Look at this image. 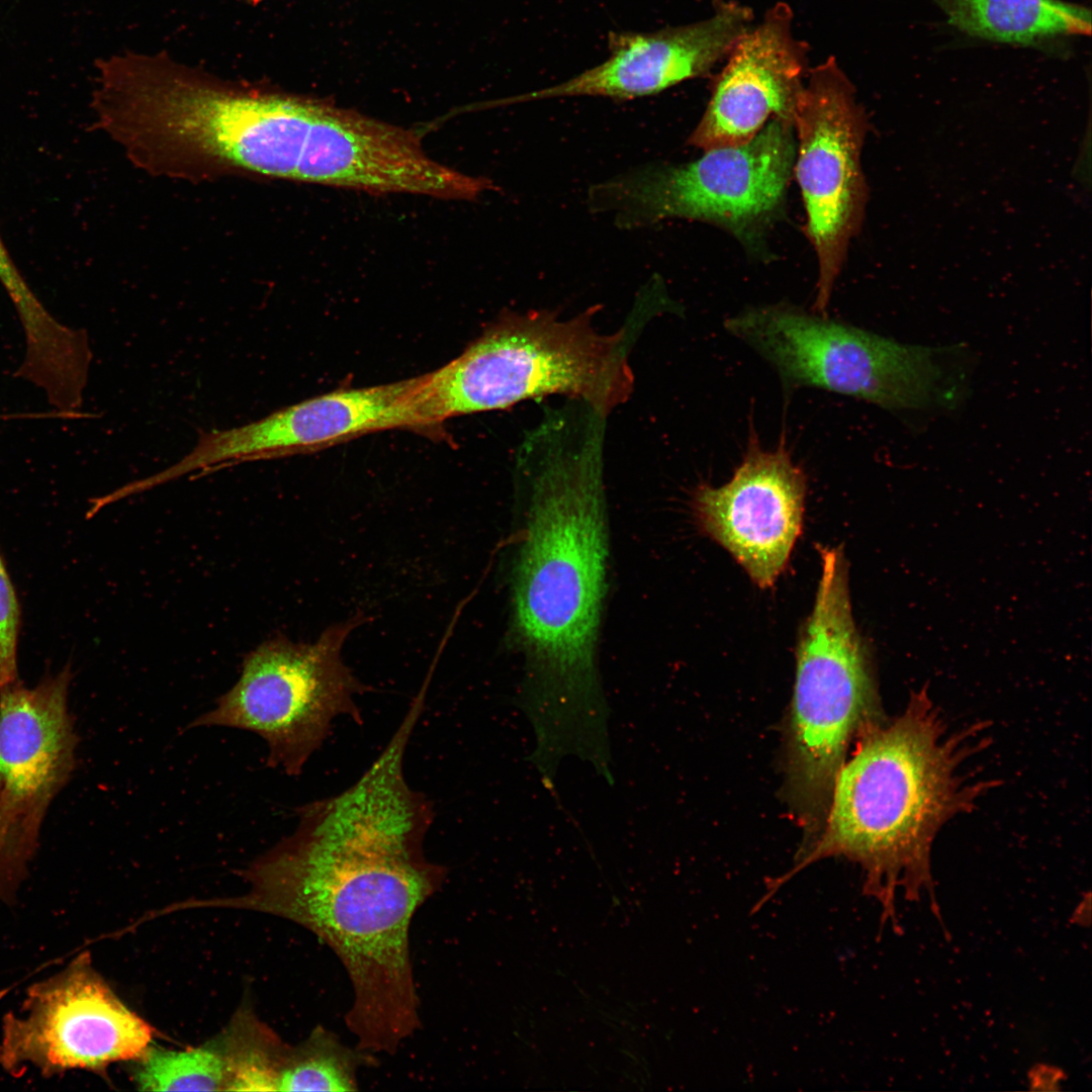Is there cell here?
<instances>
[{"label": "cell", "mask_w": 1092, "mask_h": 1092, "mask_svg": "<svg viewBox=\"0 0 1092 1092\" xmlns=\"http://www.w3.org/2000/svg\"><path fill=\"white\" fill-rule=\"evenodd\" d=\"M434 810L382 753L350 788L297 809L292 834L244 873L240 905L289 919L325 942L353 988L357 1048L394 1054L421 1026L410 951L417 910L447 877L424 851Z\"/></svg>", "instance_id": "obj_1"}, {"label": "cell", "mask_w": 1092, "mask_h": 1092, "mask_svg": "<svg viewBox=\"0 0 1092 1092\" xmlns=\"http://www.w3.org/2000/svg\"><path fill=\"white\" fill-rule=\"evenodd\" d=\"M555 420L522 453L530 470L514 561L511 634L525 661L518 704L534 733L574 741L608 727L598 668L607 587L608 525L602 436Z\"/></svg>", "instance_id": "obj_2"}, {"label": "cell", "mask_w": 1092, "mask_h": 1092, "mask_svg": "<svg viewBox=\"0 0 1092 1092\" xmlns=\"http://www.w3.org/2000/svg\"><path fill=\"white\" fill-rule=\"evenodd\" d=\"M985 726L951 727L925 689L890 721L869 724L836 775L817 838L785 880L813 861L844 856L861 867L883 921L894 919L899 889L913 901L932 893L939 831L997 786L975 763L990 745Z\"/></svg>", "instance_id": "obj_3"}, {"label": "cell", "mask_w": 1092, "mask_h": 1092, "mask_svg": "<svg viewBox=\"0 0 1092 1092\" xmlns=\"http://www.w3.org/2000/svg\"><path fill=\"white\" fill-rule=\"evenodd\" d=\"M594 311L569 320L547 310L499 316L457 358L422 375L413 395L418 430L551 394L607 416L629 398L634 378L624 333L598 332Z\"/></svg>", "instance_id": "obj_4"}, {"label": "cell", "mask_w": 1092, "mask_h": 1092, "mask_svg": "<svg viewBox=\"0 0 1092 1092\" xmlns=\"http://www.w3.org/2000/svg\"><path fill=\"white\" fill-rule=\"evenodd\" d=\"M821 576L796 646L788 780L802 825L819 834L852 739L877 721L872 658L856 629L841 547L818 546Z\"/></svg>", "instance_id": "obj_5"}, {"label": "cell", "mask_w": 1092, "mask_h": 1092, "mask_svg": "<svg viewBox=\"0 0 1092 1092\" xmlns=\"http://www.w3.org/2000/svg\"><path fill=\"white\" fill-rule=\"evenodd\" d=\"M724 327L776 370L787 390L819 388L915 411L953 408L968 389L960 348L904 344L789 305L748 308Z\"/></svg>", "instance_id": "obj_6"}, {"label": "cell", "mask_w": 1092, "mask_h": 1092, "mask_svg": "<svg viewBox=\"0 0 1092 1092\" xmlns=\"http://www.w3.org/2000/svg\"><path fill=\"white\" fill-rule=\"evenodd\" d=\"M796 149L793 122L774 117L747 144L686 164H646L592 186L587 201L594 211L613 212L622 229L699 219L752 244L784 202Z\"/></svg>", "instance_id": "obj_7"}, {"label": "cell", "mask_w": 1092, "mask_h": 1092, "mask_svg": "<svg viewBox=\"0 0 1092 1092\" xmlns=\"http://www.w3.org/2000/svg\"><path fill=\"white\" fill-rule=\"evenodd\" d=\"M364 621L359 614L335 624L311 644L285 637L264 641L245 656L234 687L187 729L218 726L254 732L267 745L269 767L299 776L334 720L363 722L356 696L366 687L345 665L341 652L346 638Z\"/></svg>", "instance_id": "obj_8"}, {"label": "cell", "mask_w": 1092, "mask_h": 1092, "mask_svg": "<svg viewBox=\"0 0 1092 1092\" xmlns=\"http://www.w3.org/2000/svg\"><path fill=\"white\" fill-rule=\"evenodd\" d=\"M793 125L798 139L794 170L819 265L813 307L823 313L860 225L867 195L859 161L866 117L835 58L809 72Z\"/></svg>", "instance_id": "obj_9"}, {"label": "cell", "mask_w": 1092, "mask_h": 1092, "mask_svg": "<svg viewBox=\"0 0 1092 1092\" xmlns=\"http://www.w3.org/2000/svg\"><path fill=\"white\" fill-rule=\"evenodd\" d=\"M152 1026L127 1008L94 970L89 953L32 985L19 1014L8 1013L0 1036V1066L20 1076L70 1070L103 1074L113 1063L140 1060Z\"/></svg>", "instance_id": "obj_10"}, {"label": "cell", "mask_w": 1092, "mask_h": 1092, "mask_svg": "<svg viewBox=\"0 0 1092 1092\" xmlns=\"http://www.w3.org/2000/svg\"><path fill=\"white\" fill-rule=\"evenodd\" d=\"M297 181L457 200H474L494 188L487 178L428 157L413 130L324 101H318Z\"/></svg>", "instance_id": "obj_11"}, {"label": "cell", "mask_w": 1092, "mask_h": 1092, "mask_svg": "<svg viewBox=\"0 0 1092 1092\" xmlns=\"http://www.w3.org/2000/svg\"><path fill=\"white\" fill-rule=\"evenodd\" d=\"M807 477L782 437L764 450L751 431L741 464L720 487L701 484L693 508L702 531L761 588L774 585L802 530Z\"/></svg>", "instance_id": "obj_12"}, {"label": "cell", "mask_w": 1092, "mask_h": 1092, "mask_svg": "<svg viewBox=\"0 0 1092 1092\" xmlns=\"http://www.w3.org/2000/svg\"><path fill=\"white\" fill-rule=\"evenodd\" d=\"M752 11L735 1H720L701 21L651 32L609 34V58L559 84L503 99L498 104L561 97L630 100L659 93L705 76L727 58L751 27Z\"/></svg>", "instance_id": "obj_13"}, {"label": "cell", "mask_w": 1092, "mask_h": 1092, "mask_svg": "<svg viewBox=\"0 0 1092 1092\" xmlns=\"http://www.w3.org/2000/svg\"><path fill=\"white\" fill-rule=\"evenodd\" d=\"M806 44L784 2L735 43L688 144L708 151L750 142L772 116L793 122L804 88Z\"/></svg>", "instance_id": "obj_14"}, {"label": "cell", "mask_w": 1092, "mask_h": 1092, "mask_svg": "<svg viewBox=\"0 0 1092 1092\" xmlns=\"http://www.w3.org/2000/svg\"><path fill=\"white\" fill-rule=\"evenodd\" d=\"M421 377L337 389L240 427L211 430L207 454L235 465L315 452L379 431L416 430L412 398Z\"/></svg>", "instance_id": "obj_15"}, {"label": "cell", "mask_w": 1092, "mask_h": 1092, "mask_svg": "<svg viewBox=\"0 0 1092 1092\" xmlns=\"http://www.w3.org/2000/svg\"><path fill=\"white\" fill-rule=\"evenodd\" d=\"M71 664L34 687L0 688V792L33 832L72 778L78 736L69 711Z\"/></svg>", "instance_id": "obj_16"}, {"label": "cell", "mask_w": 1092, "mask_h": 1092, "mask_svg": "<svg viewBox=\"0 0 1092 1092\" xmlns=\"http://www.w3.org/2000/svg\"><path fill=\"white\" fill-rule=\"evenodd\" d=\"M947 22L970 36L1036 46L1061 37L1089 35L1091 11L1063 0H931Z\"/></svg>", "instance_id": "obj_17"}, {"label": "cell", "mask_w": 1092, "mask_h": 1092, "mask_svg": "<svg viewBox=\"0 0 1092 1092\" xmlns=\"http://www.w3.org/2000/svg\"><path fill=\"white\" fill-rule=\"evenodd\" d=\"M372 1054L344 1044L333 1031L317 1026L301 1043H282L275 1066L274 1091H355L361 1067Z\"/></svg>", "instance_id": "obj_18"}, {"label": "cell", "mask_w": 1092, "mask_h": 1092, "mask_svg": "<svg viewBox=\"0 0 1092 1092\" xmlns=\"http://www.w3.org/2000/svg\"><path fill=\"white\" fill-rule=\"evenodd\" d=\"M134 1073L140 1090H226V1060L217 1042L185 1051L149 1048Z\"/></svg>", "instance_id": "obj_19"}, {"label": "cell", "mask_w": 1092, "mask_h": 1092, "mask_svg": "<svg viewBox=\"0 0 1092 1092\" xmlns=\"http://www.w3.org/2000/svg\"><path fill=\"white\" fill-rule=\"evenodd\" d=\"M38 841L39 837L20 821L0 792V900L10 902L16 897Z\"/></svg>", "instance_id": "obj_20"}, {"label": "cell", "mask_w": 1092, "mask_h": 1092, "mask_svg": "<svg viewBox=\"0 0 1092 1092\" xmlns=\"http://www.w3.org/2000/svg\"><path fill=\"white\" fill-rule=\"evenodd\" d=\"M21 608L0 551V688L19 678L18 640Z\"/></svg>", "instance_id": "obj_21"}, {"label": "cell", "mask_w": 1092, "mask_h": 1092, "mask_svg": "<svg viewBox=\"0 0 1092 1092\" xmlns=\"http://www.w3.org/2000/svg\"><path fill=\"white\" fill-rule=\"evenodd\" d=\"M0 283L14 307L28 303L35 296L12 260L0 235Z\"/></svg>", "instance_id": "obj_22"}, {"label": "cell", "mask_w": 1092, "mask_h": 1092, "mask_svg": "<svg viewBox=\"0 0 1092 1092\" xmlns=\"http://www.w3.org/2000/svg\"><path fill=\"white\" fill-rule=\"evenodd\" d=\"M63 419V420H78V419H90L97 418L96 414H90L85 412L66 413L60 411H52L46 413H15V414H1L0 420L8 421L15 419Z\"/></svg>", "instance_id": "obj_23"}, {"label": "cell", "mask_w": 1092, "mask_h": 1092, "mask_svg": "<svg viewBox=\"0 0 1092 1092\" xmlns=\"http://www.w3.org/2000/svg\"><path fill=\"white\" fill-rule=\"evenodd\" d=\"M241 1H244V2L249 3V4H259V3H262V2L268 1V0H241Z\"/></svg>", "instance_id": "obj_24"}]
</instances>
